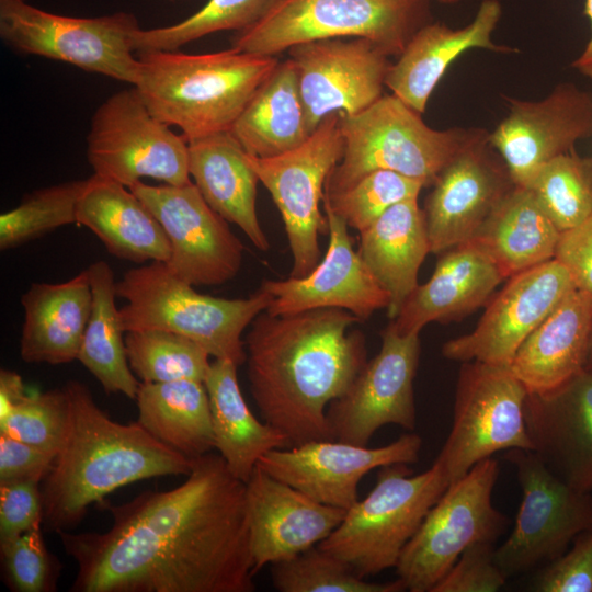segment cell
Instances as JSON below:
<instances>
[{
    "label": "cell",
    "instance_id": "cell-1",
    "mask_svg": "<svg viewBox=\"0 0 592 592\" xmlns=\"http://www.w3.org/2000/svg\"><path fill=\"white\" fill-rule=\"evenodd\" d=\"M104 533L60 531L78 566L72 592H251L246 482L217 453L193 459L186 480L114 505Z\"/></svg>",
    "mask_w": 592,
    "mask_h": 592
},
{
    "label": "cell",
    "instance_id": "cell-2",
    "mask_svg": "<svg viewBox=\"0 0 592 592\" xmlns=\"http://www.w3.org/2000/svg\"><path fill=\"white\" fill-rule=\"evenodd\" d=\"M361 320L341 308L259 314L244 346L250 391L263 420L283 433L288 447L331 440L327 409L367 362Z\"/></svg>",
    "mask_w": 592,
    "mask_h": 592
},
{
    "label": "cell",
    "instance_id": "cell-3",
    "mask_svg": "<svg viewBox=\"0 0 592 592\" xmlns=\"http://www.w3.org/2000/svg\"><path fill=\"white\" fill-rule=\"evenodd\" d=\"M62 388L67 431L41 487L46 530H72L91 504L123 486L190 474L193 459L157 441L138 421L122 424L110 419L84 384L69 380Z\"/></svg>",
    "mask_w": 592,
    "mask_h": 592
},
{
    "label": "cell",
    "instance_id": "cell-4",
    "mask_svg": "<svg viewBox=\"0 0 592 592\" xmlns=\"http://www.w3.org/2000/svg\"><path fill=\"white\" fill-rule=\"evenodd\" d=\"M137 57L134 87L153 116L179 127L187 141L229 132L280 62L234 47L208 54L143 50Z\"/></svg>",
    "mask_w": 592,
    "mask_h": 592
},
{
    "label": "cell",
    "instance_id": "cell-5",
    "mask_svg": "<svg viewBox=\"0 0 592 592\" xmlns=\"http://www.w3.org/2000/svg\"><path fill=\"white\" fill-rule=\"evenodd\" d=\"M124 332L160 329L184 335L215 358L238 366L247 358L243 331L266 310L270 296L258 288L247 298H221L197 293L177 277L164 262H150L126 271L116 282Z\"/></svg>",
    "mask_w": 592,
    "mask_h": 592
},
{
    "label": "cell",
    "instance_id": "cell-6",
    "mask_svg": "<svg viewBox=\"0 0 592 592\" xmlns=\"http://www.w3.org/2000/svg\"><path fill=\"white\" fill-rule=\"evenodd\" d=\"M341 114V113H340ZM344 151L325 195L341 193L374 170H391L432 186L441 171L485 128L434 129L395 94H384L354 115L340 116Z\"/></svg>",
    "mask_w": 592,
    "mask_h": 592
},
{
    "label": "cell",
    "instance_id": "cell-7",
    "mask_svg": "<svg viewBox=\"0 0 592 592\" xmlns=\"http://www.w3.org/2000/svg\"><path fill=\"white\" fill-rule=\"evenodd\" d=\"M431 21L430 0H278L262 20L236 32L230 47L276 56L310 41L364 37L398 57Z\"/></svg>",
    "mask_w": 592,
    "mask_h": 592
},
{
    "label": "cell",
    "instance_id": "cell-8",
    "mask_svg": "<svg viewBox=\"0 0 592 592\" xmlns=\"http://www.w3.org/2000/svg\"><path fill=\"white\" fill-rule=\"evenodd\" d=\"M437 463L412 475L407 464L380 468L375 487L356 501L318 546L365 578L395 568L430 509L449 486Z\"/></svg>",
    "mask_w": 592,
    "mask_h": 592
},
{
    "label": "cell",
    "instance_id": "cell-9",
    "mask_svg": "<svg viewBox=\"0 0 592 592\" xmlns=\"http://www.w3.org/2000/svg\"><path fill=\"white\" fill-rule=\"evenodd\" d=\"M499 471L492 457L477 463L430 509L395 567L407 590L431 592L466 548L504 533L509 519L492 504Z\"/></svg>",
    "mask_w": 592,
    "mask_h": 592
},
{
    "label": "cell",
    "instance_id": "cell-10",
    "mask_svg": "<svg viewBox=\"0 0 592 592\" xmlns=\"http://www.w3.org/2000/svg\"><path fill=\"white\" fill-rule=\"evenodd\" d=\"M129 12L95 18L55 14L26 2L0 4V36L13 50L68 62L82 70L135 86L139 60Z\"/></svg>",
    "mask_w": 592,
    "mask_h": 592
},
{
    "label": "cell",
    "instance_id": "cell-11",
    "mask_svg": "<svg viewBox=\"0 0 592 592\" xmlns=\"http://www.w3.org/2000/svg\"><path fill=\"white\" fill-rule=\"evenodd\" d=\"M87 158L93 174L127 187L143 178L192 182L187 140L153 116L135 87L113 93L95 110Z\"/></svg>",
    "mask_w": 592,
    "mask_h": 592
},
{
    "label": "cell",
    "instance_id": "cell-12",
    "mask_svg": "<svg viewBox=\"0 0 592 592\" xmlns=\"http://www.w3.org/2000/svg\"><path fill=\"white\" fill-rule=\"evenodd\" d=\"M340 113L327 115L297 148L270 158L247 153V161L270 192L288 240L292 277H303L320 262L319 234L328 232L320 213L325 184L344 151Z\"/></svg>",
    "mask_w": 592,
    "mask_h": 592
},
{
    "label": "cell",
    "instance_id": "cell-13",
    "mask_svg": "<svg viewBox=\"0 0 592 592\" xmlns=\"http://www.w3.org/2000/svg\"><path fill=\"white\" fill-rule=\"evenodd\" d=\"M527 395L505 366L463 363L451 432L434 460L451 483L497 452L532 449L524 419Z\"/></svg>",
    "mask_w": 592,
    "mask_h": 592
},
{
    "label": "cell",
    "instance_id": "cell-14",
    "mask_svg": "<svg viewBox=\"0 0 592 592\" xmlns=\"http://www.w3.org/2000/svg\"><path fill=\"white\" fill-rule=\"evenodd\" d=\"M505 458L522 489L514 527L494 554L510 578L563 555L573 538L592 526V496L562 481L530 449H509Z\"/></svg>",
    "mask_w": 592,
    "mask_h": 592
},
{
    "label": "cell",
    "instance_id": "cell-15",
    "mask_svg": "<svg viewBox=\"0 0 592 592\" xmlns=\"http://www.w3.org/2000/svg\"><path fill=\"white\" fill-rule=\"evenodd\" d=\"M161 224L170 244L167 267L191 285H220L239 272L244 247L228 221L204 200L193 182L129 187Z\"/></svg>",
    "mask_w": 592,
    "mask_h": 592
},
{
    "label": "cell",
    "instance_id": "cell-16",
    "mask_svg": "<svg viewBox=\"0 0 592 592\" xmlns=\"http://www.w3.org/2000/svg\"><path fill=\"white\" fill-rule=\"evenodd\" d=\"M420 333H399L390 323L379 352L349 389L327 409L331 440L367 445L386 424L415 429L413 380L420 361Z\"/></svg>",
    "mask_w": 592,
    "mask_h": 592
},
{
    "label": "cell",
    "instance_id": "cell-17",
    "mask_svg": "<svg viewBox=\"0 0 592 592\" xmlns=\"http://www.w3.org/2000/svg\"><path fill=\"white\" fill-rule=\"evenodd\" d=\"M311 135L331 113L357 114L384 95L389 55L364 37H331L288 50Z\"/></svg>",
    "mask_w": 592,
    "mask_h": 592
},
{
    "label": "cell",
    "instance_id": "cell-18",
    "mask_svg": "<svg viewBox=\"0 0 592 592\" xmlns=\"http://www.w3.org/2000/svg\"><path fill=\"white\" fill-rule=\"evenodd\" d=\"M574 289L571 274L556 259L517 273L489 301L476 328L447 341L442 354L508 367L526 338Z\"/></svg>",
    "mask_w": 592,
    "mask_h": 592
},
{
    "label": "cell",
    "instance_id": "cell-19",
    "mask_svg": "<svg viewBox=\"0 0 592 592\" xmlns=\"http://www.w3.org/2000/svg\"><path fill=\"white\" fill-rule=\"evenodd\" d=\"M508 115L488 134L513 183L526 187L551 159L592 137V92L558 83L538 101L505 98Z\"/></svg>",
    "mask_w": 592,
    "mask_h": 592
},
{
    "label": "cell",
    "instance_id": "cell-20",
    "mask_svg": "<svg viewBox=\"0 0 592 592\" xmlns=\"http://www.w3.org/2000/svg\"><path fill=\"white\" fill-rule=\"evenodd\" d=\"M421 446L422 439L415 433L379 447L315 440L270 451L257 466L317 502L349 510L357 501V487L366 474L394 464H413Z\"/></svg>",
    "mask_w": 592,
    "mask_h": 592
},
{
    "label": "cell",
    "instance_id": "cell-21",
    "mask_svg": "<svg viewBox=\"0 0 592 592\" xmlns=\"http://www.w3.org/2000/svg\"><path fill=\"white\" fill-rule=\"evenodd\" d=\"M488 134L485 129L448 162L425 198L422 209L432 253L471 241L515 186Z\"/></svg>",
    "mask_w": 592,
    "mask_h": 592
},
{
    "label": "cell",
    "instance_id": "cell-22",
    "mask_svg": "<svg viewBox=\"0 0 592 592\" xmlns=\"http://www.w3.org/2000/svg\"><path fill=\"white\" fill-rule=\"evenodd\" d=\"M329 243L325 257L303 277L264 280L259 288L270 296L266 312L272 316L318 308H341L361 321L388 308L390 298L353 249L349 226L323 206Z\"/></svg>",
    "mask_w": 592,
    "mask_h": 592
},
{
    "label": "cell",
    "instance_id": "cell-23",
    "mask_svg": "<svg viewBox=\"0 0 592 592\" xmlns=\"http://www.w3.org/2000/svg\"><path fill=\"white\" fill-rule=\"evenodd\" d=\"M246 486L254 574L319 545L348 511L317 502L258 466Z\"/></svg>",
    "mask_w": 592,
    "mask_h": 592
},
{
    "label": "cell",
    "instance_id": "cell-24",
    "mask_svg": "<svg viewBox=\"0 0 592 592\" xmlns=\"http://www.w3.org/2000/svg\"><path fill=\"white\" fill-rule=\"evenodd\" d=\"M524 419L532 452L558 478L592 491V372L546 394H528Z\"/></svg>",
    "mask_w": 592,
    "mask_h": 592
},
{
    "label": "cell",
    "instance_id": "cell-25",
    "mask_svg": "<svg viewBox=\"0 0 592 592\" xmlns=\"http://www.w3.org/2000/svg\"><path fill=\"white\" fill-rule=\"evenodd\" d=\"M501 15L499 0H482L473 21L463 27L452 29L435 21L425 24L391 64L385 86L413 110L424 113L437 83L462 54L476 48L516 50L492 39Z\"/></svg>",
    "mask_w": 592,
    "mask_h": 592
},
{
    "label": "cell",
    "instance_id": "cell-26",
    "mask_svg": "<svg viewBox=\"0 0 592 592\" xmlns=\"http://www.w3.org/2000/svg\"><path fill=\"white\" fill-rule=\"evenodd\" d=\"M505 277L474 241L442 253L433 274L418 285L390 325L401 334L420 333L428 323L462 319L490 300Z\"/></svg>",
    "mask_w": 592,
    "mask_h": 592
},
{
    "label": "cell",
    "instance_id": "cell-27",
    "mask_svg": "<svg viewBox=\"0 0 592 592\" xmlns=\"http://www.w3.org/2000/svg\"><path fill=\"white\" fill-rule=\"evenodd\" d=\"M592 297L574 289L526 338L508 368L528 394H546L584 371Z\"/></svg>",
    "mask_w": 592,
    "mask_h": 592
},
{
    "label": "cell",
    "instance_id": "cell-28",
    "mask_svg": "<svg viewBox=\"0 0 592 592\" xmlns=\"http://www.w3.org/2000/svg\"><path fill=\"white\" fill-rule=\"evenodd\" d=\"M21 305L24 362L58 365L77 360L92 307L88 269L66 282L33 283Z\"/></svg>",
    "mask_w": 592,
    "mask_h": 592
},
{
    "label": "cell",
    "instance_id": "cell-29",
    "mask_svg": "<svg viewBox=\"0 0 592 592\" xmlns=\"http://www.w3.org/2000/svg\"><path fill=\"white\" fill-rule=\"evenodd\" d=\"M77 224L90 229L109 253L122 260L167 262L168 237L155 215L127 186L95 174L77 205Z\"/></svg>",
    "mask_w": 592,
    "mask_h": 592
},
{
    "label": "cell",
    "instance_id": "cell-30",
    "mask_svg": "<svg viewBox=\"0 0 592 592\" xmlns=\"http://www.w3.org/2000/svg\"><path fill=\"white\" fill-rule=\"evenodd\" d=\"M187 145L189 173L207 204L237 225L254 247L267 251L270 242L255 209L259 179L238 140L230 132H220Z\"/></svg>",
    "mask_w": 592,
    "mask_h": 592
},
{
    "label": "cell",
    "instance_id": "cell-31",
    "mask_svg": "<svg viewBox=\"0 0 592 592\" xmlns=\"http://www.w3.org/2000/svg\"><path fill=\"white\" fill-rule=\"evenodd\" d=\"M358 252L390 298L394 319L415 289L422 262L431 252L423 209L418 198L400 202L360 232Z\"/></svg>",
    "mask_w": 592,
    "mask_h": 592
},
{
    "label": "cell",
    "instance_id": "cell-32",
    "mask_svg": "<svg viewBox=\"0 0 592 592\" xmlns=\"http://www.w3.org/2000/svg\"><path fill=\"white\" fill-rule=\"evenodd\" d=\"M237 368L230 360L215 358L204 385L209 399L215 449L229 471L247 482L262 456L288 447V442L283 433L251 412L239 388Z\"/></svg>",
    "mask_w": 592,
    "mask_h": 592
},
{
    "label": "cell",
    "instance_id": "cell-33",
    "mask_svg": "<svg viewBox=\"0 0 592 592\" xmlns=\"http://www.w3.org/2000/svg\"><path fill=\"white\" fill-rule=\"evenodd\" d=\"M560 236L534 194L515 185L471 241L486 251L508 280L553 260Z\"/></svg>",
    "mask_w": 592,
    "mask_h": 592
},
{
    "label": "cell",
    "instance_id": "cell-34",
    "mask_svg": "<svg viewBox=\"0 0 592 592\" xmlns=\"http://www.w3.org/2000/svg\"><path fill=\"white\" fill-rule=\"evenodd\" d=\"M229 132L257 158L287 152L310 136L297 70L289 58L278 62Z\"/></svg>",
    "mask_w": 592,
    "mask_h": 592
},
{
    "label": "cell",
    "instance_id": "cell-35",
    "mask_svg": "<svg viewBox=\"0 0 592 592\" xmlns=\"http://www.w3.org/2000/svg\"><path fill=\"white\" fill-rule=\"evenodd\" d=\"M138 422L167 447L194 459L215 448L208 395L203 382H140Z\"/></svg>",
    "mask_w": 592,
    "mask_h": 592
},
{
    "label": "cell",
    "instance_id": "cell-36",
    "mask_svg": "<svg viewBox=\"0 0 592 592\" xmlns=\"http://www.w3.org/2000/svg\"><path fill=\"white\" fill-rule=\"evenodd\" d=\"M92 293L90 318L77 360L96 378L106 394L135 399L140 382L129 367L124 330L115 298L116 282L110 264L93 262L89 267Z\"/></svg>",
    "mask_w": 592,
    "mask_h": 592
},
{
    "label": "cell",
    "instance_id": "cell-37",
    "mask_svg": "<svg viewBox=\"0 0 592 592\" xmlns=\"http://www.w3.org/2000/svg\"><path fill=\"white\" fill-rule=\"evenodd\" d=\"M125 333L128 364L140 382L192 379L204 383L210 366V355L193 340L160 329L132 330Z\"/></svg>",
    "mask_w": 592,
    "mask_h": 592
},
{
    "label": "cell",
    "instance_id": "cell-38",
    "mask_svg": "<svg viewBox=\"0 0 592 592\" xmlns=\"http://www.w3.org/2000/svg\"><path fill=\"white\" fill-rule=\"evenodd\" d=\"M563 232L592 214V158L576 150L545 163L526 186Z\"/></svg>",
    "mask_w": 592,
    "mask_h": 592
},
{
    "label": "cell",
    "instance_id": "cell-39",
    "mask_svg": "<svg viewBox=\"0 0 592 592\" xmlns=\"http://www.w3.org/2000/svg\"><path fill=\"white\" fill-rule=\"evenodd\" d=\"M278 0H208L198 11L175 24L133 35L134 49L178 50L206 35L221 31H243L262 20Z\"/></svg>",
    "mask_w": 592,
    "mask_h": 592
},
{
    "label": "cell",
    "instance_id": "cell-40",
    "mask_svg": "<svg viewBox=\"0 0 592 592\" xmlns=\"http://www.w3.org/2000/svg\"><path fill=\"white\" fill-rule=\"evenodd\" d=\"M88 179L35 190L0 215V249H13L46 234L77 224V205Z\"/></svg>",
    "mask_w": 592,
    "mask_h": 592
},
{
    "label": "cell",
    "instance_id": "cell-41",
    "mask_svg": "<svg viewBox=\"0 0 592 592\" xmlns=\"http://www.w3.org/2000/svg\"><path fill=\"white\" fill-rule=\"evenodd\" d=\"M272 582L281 592H401L399 578L377 583L365 580L348 563L318 545L272 565Z\"/></svg>",
    "mask_w": 592,
    "mask_h": 592
},
{
    "label": "cell",
    "instance_id": "cell-42",
    "mask_svg": "<svg viewBox=\"0 0 592 592\" xmlns=\"http://www.w3.org/2000/svg\"><path fill=\"white\" fill-rule=\"evenodd\" d=\"M424 184L391 170H374L348 190L328 196L322 206L340 216L346 225L362 232L391 206L418 198Z\"/></svg>",
    "mask_w": 592,
    "mask_h": 592
},
{
    "label": "cell",
    "instance_id": "cell-43",
    "mask_svg": "<svg viewBox=\"0 0 592 592\" xmlns=\"http://www.w3.org/2000/svg\"><path fill=\"white\" fill-rule=\"evenodd\" d=\"M68 425V401L64 388L26 396L0 415V434L57 455Z\"/></svg>",
    "mask_w": 592,
    "mask_h": 592
},
{
    "label": "cell",
    "instance_id": "cell-44",
    "mask_svg": "<svg viewBox=\"0 0 592 592\" xmlns=\"http://www.w3.org/2000/svg\"><path fill=\"white\" fill-rule=\"evenodd\" d=\"M42 526L0 543L3 580L14 592H54L60 574L59 560L47 549Z\"/></svg>",
    "mask_w": 592,
    "mask_h": 592
},
{
    "label": "cell",
    "instance_id": "cell-45",
    "mask_svg": "<svg viewBox=\"0 0 592 592\" xmlns=\"http://www.w3.org/2000/svg\"><path fill=\"white\" fill-rule=\"evenodd\" d=\"M494 543L479 542L458 557L431 592H496L508 577L496 562Z\"/></svg>",
    "mask_w": 592,
    "mask_h": 592
},
{
    "label": "cell",
    "instance_id": "cell-46",
    "mask_svg": "<svg viewBox=\"0 0 592 592\" xmlns=\"http://www.w3.org/2000/svg\"><path fill=\"white\" fill-rule=\"evenodd\" d=\"M533 588L539 592H592V526L573 538L569 550L543 567Z\"/></svg>",
    "mask_w": 592,
    "mask_h": 592
},
{
    "label": "cell",
    "instance_id": "cell-47",
    "mask_svg": "<svg viewBox=\"0 0 592 592\" xmlns=\"http://www.w3.org/2000/svg\"><path fill=\"white\" fill-rule=\"evenodd\" d=\"M43 525L41 483L15 481L0 483V543Z\"/></svg>",
    "mask_w": 592,
    "mask_h": 592
},
{
    "label": "cell",
    "instance_id": "cell-48",
    "mask_svg": "<svg viewBox=\"0 0 592 592\" xmlns=\"http://www.w3.org/2000/svg\"><path fill=\"white\" fill-rule=\"evenodd\" d=\"M56 455L0 434V483L34 481L42 483Z\"/></svg>",
    "mask_w": 592,
    "mask_h": 592
},
{
    "label": "cell",
    "instance_id": "cell-49",
    "mask_svg": "<svg viewBox=\"0 0 592 592\" xmlns=\"http://www.w3.org/2000/svg\"><path fill=\"white\" fill-rule=\"evenodd\" d=\"M554 259L567 267L577 289L592 297V214L561 232Z\"/></svg>",
    "mask_w": 592,
    "mask_h": 592
},
{
    "label": "cell",
    "instance_id": "cell-50",
    "mask_svg": "<svg viewBox=\"0 0 592 592\" xmlns=\"http://www.w3.org/2000/svg\"><path fill=\"white\" fill-rule=\"evenodd\" d=\"M27 391L21 375L13 371H0V415L21 401Z\"/></svg>",
    "mask_w": 592,
    "mask_h": 592
},
{
    "label": "cell",
    "instance_id": "cell-51",
    "mask_svg": "<svg viewBox=\"0 0 592 592\" xmlns=\"http://www.w3.org/2000/svg\"><path fill=\"white\" fill-rule=\"evenodd\" d=\"M584 13L591 22L592 31V0H585ZM571 67L592 81V32L584 49L571 64Z\"/></svg>",
    "mask_w": 592,
    "mask_h": 592
},
{
    "label": "cell",
    "instance_id": "cell-52",
    "mask_svg": "<svg viewBox=\"0 0 592 592\" xmlns=\"http://www.w3.org/2000/svg\"><path fill=\"white\" fill-rule=\"evenodd\" d=\"M584 369L589 371V372H592V327H591L589 349H588V355H587Z\"/></svg>",
    "mask_w": 592,
    "mask_h": 592
},
{
    "label": "cell",
    "instance_id": "cell-53",
    "mask_svg": "<svg viewBox=\"0 0 592 592\" xmlns=\"http://www.w3.org/2000/svg\"><path fill=\"white\" fill-rule=\"evenodd\" d=\"M10 2H26V0H0V4L10 3Z\"/></svg>",
    "mask_w": 592,
    "mask_h": 592
},
{
    "label": "cell",
    "instance_id": "cell-54",
    "mask_svg": "<svg viewBox=\"0 0 592 592\" xmlns=\"http://www.w3.org/2000/svg\"><path fill=\"white\" fill-rule=\"evenodd\" d=\"M439 1L444 4H454V3L459 2L460 0H439Z\"/></svg>",
    "mask_w": 592,
    "mask_h": 592
},
{
    "label": "cell",
    "instance_id": "cell-55",
    "mask_svg": "<svg viewBox=\"0 0 592 592\" xmlns=\"http://www.w3.org/2000/svg\"><path fill=\"white\" fill-rule=\"evenodd\" d=\"M167 1H182V0H167Z\"/></svg>",
    "mask_w": 592,
    "mask_h": 592
}]
</instances>
